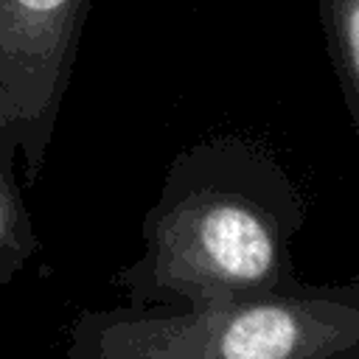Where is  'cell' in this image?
<instances>
[{
    "instance_id": "cell-1",
    "label": "cell",
    "mask_w": 359,
    "mask_h": 359,
    "mask_svg": "<svg viewBox=\"0 0 359 359\" xmlns=\"http://www.w3.org/2000/svg\"><path fill=\"white\" fill-rule=\"evenodd\" d=\"M303 222L306 199L275 154L244 137L199 140L171 160L143 216V252L115 286L129 306L163 309L292 289Z\"/></svg>"
},
{
    "instance_id": "cell-2",
    "label": "cell",
    "mask_w": 359,
    "mask_h": 359,
    "mask_svg": "<svg viewBox=\"0 0 359 359\" xmlns=\"http://www.w3.org/2000/svg\"><path fill=\"white\" fill-rule=\"evenodd\" d=\"M70 359H359V280L84 311Z\"/></svg>"
},
{
    "instance_id": "cell-3",
    "label": "cell",
    "mask_w": 359,
    "mask_h": 359,
    "mask_svg": "<svg viewBox=\"0 0 359 359\" xmlns=\"http://www.w3.org/2000/svg\"><path fill=\"white\" fill-rule=\"evenodd\" d=\"M90 0H0V149L25 182L45 165Z\"/></svg>"
},
{
    "instance_id": "cell-4",
    "label": "cell",
    "mask_w": 359,
    "mask_h": 359,
    "mask_svg": "<svg viewBox=\"0 0 359 359\" xmlns=\"http://www.w3.org/2000/svg\"><path fill=\"white\" fill-rule=\"evenodd\" d=\"M325 48L359 143V0H317Z\"/></svg>"
},
{
    "instance_id": "cell-5",
    "label": "cell",
    "mask_w": 359,
    "mask_h": 359,
    "mask_svg": "<svg viewBox=\"0 0 359 359\" xmlns=\"http://www.w3.org/2000/svg\"><path fill=\"white\" fill-rule=\"evenodd\" d=\"M36 250L39 236L14 177V160L0 149V286H6Z\"/></svg>"
}]
</instances>
